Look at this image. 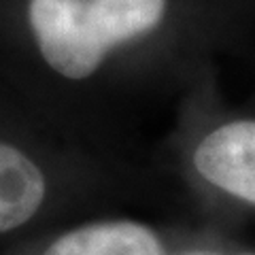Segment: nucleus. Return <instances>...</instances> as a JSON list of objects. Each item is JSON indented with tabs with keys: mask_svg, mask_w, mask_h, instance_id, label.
I'll return each mask as SVG.
<instances>
[{
	"mask_svg": "<svg viewBox=\"0 0 255 255\" xmlns=\"http://www.w3.org/2000/svg\"><path fill=\"white\" fill-rule=\"evenodd\" d=\"M168 0H30L28 17L49 68L70 81L92 77L122 43L155 30Z\"/></svg>",
	"mask_w": 255,
	"mask_h": 255,
	"instance_id": "f257e3e1",
	"label": "nucleus"
},
{
	"mask_svg": "<svg viewBox=\"0 0 255 255\" xmlns=\"http://www.w3.org/2000/svg\"><path fill=\"white\" fill-rule=\"evenodd\" d=\"M245 255H255V253H245Z\"/></svg>",
	"mask_w": 255,
	"mask_h": 255,
	"instance_id": "39448f33",
	"label": "nucleus"
},
{
	"mask_svg": "<svg viewBox=\"0 0 255 255\" xmlns=\"http://www.w3.org/2000/svg\"><path fill=\"white\" fill-rule=\"evenodd\" d=\"M38 255H168L164 238L132 219L90 221L47 243Z\"/></svg>",
	"mask_w": 255,
	"mask_h": 255,
	"instance_id": "7ed1b4c3",
	"label": "nucleus"
},
{
	"mask_svg": "<svg viewBox=\"0 0 255 255\" xmlns=\"http://www.w3.org/2000/svg\"><path fill=\"white\" fill-rule=\"evenodd\" d=\"M45 170L17 147L0 142V236L34 221L49 202Z\"/></svg>",
	"mask_w": 255,
	"mask_h": 255,
	"instance_id": "20e7f679",
	"label": "nucleus"
},
{
	"mask_svg": "<svg viewBox=\"0 0 255 255\" xmlns=\"http://www.w3.org/2000/svg\"><path fill=\"white\" fill-rule=\"evenodd\" d=\"M191 162L209 187L255 211V119L215 128L198 142Z\"/></svg>",
	"mask_w": 255,
	"mask_h": 255,
	"instance_id": "f03ea898",
	"label": "nucleus"
}]
</instances>
